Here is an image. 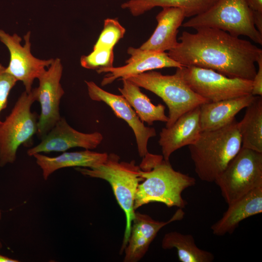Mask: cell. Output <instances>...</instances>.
<instances>
[{"label": "cell", "mask_w": 262, "mask_h": 262, "mask_svg": "<svg viewBox=\"0 0 262 262\" xmlns=\"http://www.w3.org/2000/svg\"><path fill=\"white\" fill-rule=\"evenodd\" d=\"M196 30L182 33L176 46L167 52L170 57L182 66L211 69L229 78L253 80L261 48L219 29Z\"/></svg>", "instance_id": "6da1fadb"}, {"label": "cell", "mask_w": 262, "mask_h": 262, "mask_svg": "<svg viewBox=\"0 0 262 262\" xmlns=\"http://www.w3.org/2000/svg\"><path fill=\"white\" fill-rule=\"evenodd\" d=\"M139 166L144 180L138 184L135 193V210L152 202L162 203L168 207H185L186 201L182 193L195 184L194 178L175 170L163 157L143 162Z\"/></svg>", "instance_id": "7a4b0ae2"}, {"label": "cell", "mask_w": 262, "mask_h": 262, "mask_svg": "<svg viewBox=\"0 0 262 262\" xmlns=\"http://www.w3.org/2000/svg\"><path fill=\"white\" fill-rule=\"evenodd\" d=\"M238 123L235 119L221 128L202 131L197 140L188 146L200 180L214 182L241 148Z\"/></svg>", "instance_id": "3957f363"}, {"label": "cell", "mask_w": 262, "mask_h": 262, "mask_svg": "<svg viewBox=\"0 0 262 262\" xmlns=\"http://www.w3.org/2000/svg\"><path fill=\"white\" fill-rule=\"evenodd\" d=\"M84 176L104 180L110 184L116 200L126 216V227L120 254L123 253L130 234L132 221L135 210L134 202L138 184L144 180L140 168L133 160L130 162L120 161L118 155L108 154L101 164L92 167H75Z\"/></svg>", "instance_id": "277c9868"}, {"label": "cell", "mask_w": 262, "mask_h": 262, "mask_svg": "<svg viewBox=\"0 0 262 262\" xmlns=\"http://www.w3.org/2000/svg\"><path fill=\"white\" fill-rule=\"evenodd\" d=\"M181 26L195 30L217 28L234 36H247L254 42L262 44V34L254 25L253 13L246 0H215L207 10L191 17Z\"/></svg>", "instance_id": "5b68a950"}, {"label": "cell", "mask_w": 262, "mask_h": 262, "mask_svg": "<svg viewBox=\"0 0 262 262\" xmlns=\"http://www.w3.org/2000/svg\"><path fill=\"white\" fill-rule=\"evenodd\" d=\"M125 79L162 99L169 111L165 127H170L186 112L209 102L194 92L177 70L171 75L150 70Z\"/></svg>", "instance_id": "8992f818"}, {"label": "cell", "mask_w": 262, "mask_h": 262, "mask_svg": "<svg viewBox=\"0 0 262 262\" xmlns=\"http://www.w3.org/2000/svg\"><path fill=\"white\" fill-rule=\"evenodd\" d=\"M36 101L33 88L31 92H23L18 97L10 113L0 123V167L13 164L21 145L30 146L37 133L38 116L31 111Z\"/></svg>", "instance_id": "52a82bcc"}, {"label": "cell", "mask_w": 262, "mask_h": 262, "mask_svg": "<svg viewBox=\"0 0 262 262\" xmlns=\"http://www.w3.org/2000/svg\"><path fill=\"white\" fill-rule=\"evenodd\" d=\"M214 182L228 205L262 186V152L241 147Z\"/></svg>", "instance_id": "ba28073f"}, {"label": "cell", "mask_w": 262, "mask_h": 262, "mask_svg": "<svg viewBox=\"0 0 262 262\" xmlns=\"http://www.w3.org/2000/svg\"><path fill=\"white\" fill-rule=\"evenodd\" d=\"M188 86L209 102L251 94L252 80L229 78L216 71L195 66L176 69Z\"/></svg>", "instance_id": "9c48e42d"}, {"label": "cell", "mask_w": 262, "mask_h": 262, "mask_svg": "<svg viewBox=\"0 0 262 262\" xmlns=\"http://www.w3.org/2000/svg\"><path fill=\"white\" fill-rule=\"evenodd\" d=\"M63 66L61 60H53L38 78L39 85L33 88L36 101L40 105L36 134L41 139L60 119V104L65 91L61 84Z\"/></svg>", "instance_id": "30bf717a"}, {"label": "cell", "mask_w": 262, "mask_h": 262, "mask_svg": "<svg viewBox=\"0 0 262 262\" xmlns=\"http://www.w3.org/2000/svg\"><path fill=\"white\" fill-rule=\"evenodd\" d=\"M31 33L24 36V44L17 34L10 35L0 29V41L7 48L10 62L6 71L17 81L22 82L27 93L31 92L35 79H37L53 61V59L42 60L35 57L31 53Z\"/></svg>", "instance_id": "8fae6325"}, {"label": "cell", "mask_w": 262, "mask_h": 262, "mask_svg": "<svg viewBox=\"0 0 262 262\" xmlns=\"http://www.w3.org/2000/svg\"><path fill=\"white\" fill-rule=\"evenodd\" d=\"M103 136L99 132L86 133L71 127L65 118L61 117L54 127L41 138V142L28 149L27 153L33 156L36 153L65 152L76 147L85 149L96 148L102 142Z\"/></svg>", "instance_id": "7c38bea8"}, {"label": "cell", "mask_w": 262, "mask_h": 262, "mask_svg": "<svg viewBox=\"0 0 262 262\" xmlns=\"http://www.w3.org/2000/svg\"><path fill=\"white\" fill-rule=\"evenodd\" d=\"M88 95L94 101H102L108 105L115 115L124 120L132 129L135 136L139 155L143 158L148 153L149 139L155 136L154 128L146 127L126 99L122 95L108 92L92 81H85Z\"/></svg>", "instance_id": "4fadbf2b"}, {"label": "cell", "mask_w": 262, "mask_h": 262, "mask_svg": "<svg viewBox=\"0 0 262 262\" xmlns=\"http://www.w3.org/2000/svg\"><path fill=\"white\" fill-rule=\"evenodd\" d=\"M130 58L122 66L102 68L97 73H107L101 85L105 86L117 79H125L147 71L166 67L179 68L182 66L169 57L167 52H156L132 47L127 49Z\"/></svg>", "instance_id": "5bb4252c"}, {"label": "cell", "mask_w": 262, "mask_h": 262, "mask_svg": "<svg viewBox=\"0 0 262 262\" xmlns=\"http://www.w3.org/2000/svg\"><path fill=\"white\" fill-rule=\"evenodd\" d=\"M185 213L179 208L166 221L155 220L148 215L135 212L132 221L130 234L124 250V262L139 261L147 252L150 244L160 230L173 222L181 220Z\"/></svg>", "instance_id": "9a60e30c"}, {"label": "cell", "mask_w": 262, "mask_h": 262, "mask_svg": "<svg viewBox=\"0 0 262 262\" xmlns=\"http://www.w3.org/2000/svg\"><path fill=\"white\" fill-rule=\"evenodd\" d=\"M200 109L197 107L181 115L169 127L162 129L158 141L164 160L177 149L194 144L202 132Z\"/></svg>", "instance_id": "2e32d148"}, {"label": "cell", "mask_w": 262, "mask_h": 262, "mask_svg": "<svg viewBox=\"0 0 262 262\" xmlns=\"http://www.w3.org/2000/svg\"><path fill=\"white\" fill-rule=\"evenodd\" d=\"M157 15V25L149 39L140 48L156 52L169 51L177 45L179 28L186 17L184 12L177 7H163Z\"/></svg>", "instance_id": "e0dca14e"}, {"label": "cell", "mask_w": 262, "mask_h": 262, "mask_svg": "<svg viewBox=\"0 0 262 262\" xmlns=\"http://www.w3.org/2000/svg\"><path fill=\"white\" fill-rule=\"evenodd\" d=\"M256 97L251 94L200 105L199 120L202 131L218 129L229 124L235 119V115L249 105Z\"/></svg>", "instance_id": "ac0fdd59"}, {"label": "cell", "mask_w": 262, "mask_h": 262, "mask_svg": "<svg viewBox=\"0 0 262 262\" xmlns=\"http://www.w3.org/2000/svg\"><path fill=\"white\" fill-rule=\"evenodd\" d=\"M262 212V186L228 205L222 217L211 226L212 232L216 236L231 234L241 221Z\"/></svg>", "instance_id": "d6986e66"}, {"label": "cell", "mask_w": 262, "mask_h": 262, "mask_svg": "<svg viewBox=\"0 0 262 262\" xmlns=\"http://www.w3.org/2000/svg\"><path fill=\"white\" fill-rule=\"evenodd\" d=\"M108 154L85 149L75 152H63L56 157H49L41 153L33 155L35 162L42 170L44 180H47L56 171L66 167H82L92 168L106 159Z\"/></svg>", "instance_id": "ffe728a7"}, {"label": "cell", "mask_w": 262, "mask_h": 262, "mask_svg": "<svg viewBox=\"0 0 262 262\" xmlns=\"http://www.w3.org/2000/svg\"><path fill=\"white\" fill-rule=\"evenodd\" d=\"M121 80L123 85L121 88H118V90L142 122H146L149 125L157 121L167 122L168 117L165 114L164 105L153 104L138 86L127 79Z\"/></svg>", "instance_id": "44dd1931"}, {"label": "cell", "mask_w": 262, "mask_h": 262, "mask_svg": "<svg viewBox=\"0 0 262 262\" xmlns=\"http://www.w3.org/2000/svg\"><path fill=\"white\" fill-rule=\"evenodd\" d=\"M215 0H128L121 7L133 16H140L156 7H177L183 10L186 17H192L207 10Z\"/></svg>", "instance_id": "7402d4cb"}, {"label": "cell", "mask_w": 262, "mask_h": 262, "mask_svg": "<svg viewBox=\"0 0 262 262\" xmlns=\"http://www.w3.org/2000/svg\"><path fill=\"white\" fill-rule=\"evenodd\" d=\"M242 120L238 123L242 147L262 152V97L246 107Z\"/></svg>", "instance_id": "603a6c76"}, {"label": "cell", "mask_w": 262, "mask_h": 262, "mask_svg": "<svg viewBox=\"0 0 262 262\" xmlns=\"http://www.w3.org/2000/svg\"><path fill=\"white\" fill-rule=\"evenodd\" d=\"M164 249L175 248L179 260L181 262H211L214 256L211 252L197 246L191 234L176 231L166 233L162 241Z\"/></svg>", "instance_id": "cb8c5ba5"}, {"label": "cell", "mask_w": 262, "mask_h": 262, "mask_svg": "<svg viewBox=\"0 0 262 262\" xmlns=\"http://www.w3.org/2000/svg\"><path fill=\"white\" fill-rule=\"evenodd\" d=\"M126 30L116 19L108 18L104 20L103 28L93 49H113L123 38Z\"/></svg>", "instance_id": "d4e9b609"}, {"label": "cell", "mask_w": 262, "mask_h": 262, "mask_svg": "<svg viewBox=\"0 0 262 262\" xmlns=\"http://www.w3.org/2000/svg\"><path fill=\"white\" fill-rule=\"evenodd\" d=\"M114 54L113 49L99 48L93 49L87 55L81 57L80 63L83 67L98 70L113 66Z\"/></svg>", "instance_id": "484cf974"}, {"label": "cell", "mask_w": 262, "mask_h": 262, "mask_svg": "<svg viewBox=\"0 0 262 262\" xmlns=\"http://www.w3.org/2000/svg\"><path fill=\"white\" fill-rule=\"evenodd\" d=\"M17 82L6 71V67L0 64V113L6 108L9 95ZM1 121L0 120V123Z\"/></svg>", "instance_id": "4316f807"}, {"label": "cell", "mask_w": 262, "mask_h": 262, "mask_svg": "<svg viewBox=\"0 0 262 262\" xmlns=\"http://www.w3.org/2000/svg\"><path fill=\"white\" fill-rule=\"evenodd\" d=\"M256 63L258 69L252 80L251 94L256 96H262V54L258 58Z\"/></svg>", "instance_id": "83f0119b"}, {"label": "cell", "mask_w": 262, "mask_h": 262, "mask_svg": "<svg viewBox=\"0 0 262 262\" xmlns=\"http://www.w3.org/2000/svg\"><path fill=\"white\" fill-rule=\"evenodd\" d=\"M253 13H262V0H246Z\"/></svg>", "instance_id": "f1b7e54d"}, {"label": "cell", "mask_w": 262, "mask_h": 262, "mask_svg": "<svg viewBox=\"0 0 262 262\" xmlns=\"http://www.w3.org/2000/svg\"><path fill=\"white\" fill-rule=\"evenodd\" d=\"M16 259H12L0 254V262H18Z\"/></svg>", "instance_id": "f546056e"}, {"label": "cell", "mask_w": 262, "mask_h": 262, "mask_svg": "<svg viewBox=\"0 0 262 262\" xmlns=\"http://www.w3.org/2000/svg\"><path fill=\"white\" fill-rule=\"evenodd\" d=\"M1 217H2V213H1V211L0 210V220L1 219ZM2 247V245L1 242L0 241V249H1Z\"/></svg>", "instance_id": "4dcf8cb0"}, {"label": "cell", "mask_w": 262, "mask_h": 262, "mask_svg": "<svg viewBox=\"0 0 262 262\" xmlns=\"http://www.w3.org/2000/svg\"></svg>", "instance_id": "1f68e13d"}]
</instances>
